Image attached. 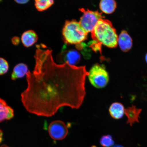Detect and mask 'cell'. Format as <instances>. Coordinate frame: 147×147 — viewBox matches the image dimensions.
<instances>
[{
	"label": "cell",
	"instance_id": "cell-1",
	"mask_svg": "<svg viewBox=\"0 0 147 147\" xmlns=\"http://www.w3.org/2000/svg\"><path fill=\"white\" fill-rule=\"evenodd\" d=\"M35 65L32 73L26 75L27 89L21 100L28 111L41 116L51 117L60 108L78 109L86 94L85 66L57 64L52 51L43 44L36 45Z\"/></svg>",
	"mask_w": 147,
	"mask_h": 147
},
{
	"label": "cell",
	"instance_id": "cell-2",
	"mask_svg": "<svg viewBox=\"0 0 147 147\" xmlns=\"http://www.w3.org/2000/svg\"><path fill=\"white\" fill-rule=\"evenodd\" d=\"M91 33L93 39L102 45L110 48L117 47L118 36L109 20L103 18L99 20Z\"/></svg>",
	"mask_w": 147,
	"mask_h": 147
},
{
	"label": "cell",
	"instance_id": "cell-3",
	"mask_svg": "<svg viewBox=\"0 0 147 147\" xmlns=\"http://www.w3.org/2000/svg\"><path fill=\"white\" fill-rule=\"evenodd\" d=\"M88 34L79 22L75 20L66 21L62 30L64 41L71 45H79L85 41Z\"/></svg>",
	"mask_w": 147,
	"mask_h": 147
},
{
	"label": "cell",
	"instance_id": "cell-4",
	"mask_svg": "<svg viewBox=\"0 0 147 147\" xmlns=\"http://www.w3.org/2000/svg\"><path fill=\"white\" fill-rule=\"evenodd\" d=\"M88 73L89 82L95 88L102 89L105 87L109 82V75L104 65L95 64Z\"/></svg>",
	"mask_w": 147,
	"mask_h": 147
},
{
	"label": "cell",
	"instance_id": "cell-5",
	"mask_svg": "<svg viewBox=\"0 0 147 147\" xmlns=\"http://www.w3.org/2000/svg\"><path fill=\"white\" fill-rule=\"evenodd\" d=\"M83 13L79 23L88 33L92 32L98 21L104 18L98 11H92L83 9H80Z\"/></svg>",
	"mask_w": 147,
	"mask_h": 147
},
{
	"label": "cell",
	"instance_id": "cell-6",
	"mask_svg": "<svg viewBox=\"0 0 147 147\" xmlns=\"http://www.w3.org/2000/svg\"><path fill=\"white\" fill-rule=\"evenodd\" d=\"M48 131L51 138L60 140L67 137L69 130L67 126L63 121L56 120L49 124Z\"/></svg>",
	"mask_w": 147,
	"mask_h": 147
},
{
	"label": "cell",
	"instance_id": "cell-7",
	"mask_svg": "<svg viewBox=\"0 0 147 147\" xmlns=\"http://www.w3.org/2000/svg\"><path fill=\"white\" fill-rule=\"evenodd\" d=\"M118 44L121 50L124 52H127L131 49L133 40L125 30H123L118 37Z\"/></svg>",
	"mask_w": 147,
	"mask_h": 147
},
{
	"label": "cell",
	"instance_id": "cell-8",
	"mask_svg": "<svg viewBox=\"0 0 147 147\" xmlns=\"http://www.w3.org/2000/svg\"><path fill=\"white\" fill-rule=\"evenodd\" d=\"M142 109H139L135 106L132 105L125 109V113L127 117V124L132 126L135 123L139 122L140 115Z\"/></svg>",
	"mask_w": 147,
	"mask_h": 147
},
{
	"label": "cell",
	"instance_id": "cell-9",
	"mask_svg": "<svg viewBox=\"0 0 147 147\" xmlns=\"http://www.w3.org/2000/svg\"><path fill=\"white\" fill-rule=\"evenodd\" d=\"M14 116L13 109L4 100L0 98V122L10 120Z\"/></svg>",
	"mask_w": 147,
	"mask_h": 147
},
{
	"label": "cell",
	"instance_id": "cell-10",
	"mask_svg": "<svg viewBox=\"0 0 147 147\" xmlns=\"http://www.w3.org/2000/svg\"><path fill=\"white\" fill-rule=\"evenodd\" d=\"M38 39V35L33 30L25 31L22 35L21 41L25 47H29L35 44Z\"/></svg>",
	"mask_w": 147,
	"mask_h": 147
},
{
	"label": "cell",
	"instance_id": "cell-11",
	"mask_svg": "<svg viewBox=\"0 0 147 147\" xmlns=\"http://www.w3.org/2000/svg\"><path fill=\"white\" fill-rule=\"evenodd\" d=\"M109 111L110 115L113 118L118 119L123 116L125 109L124 106L121 103L115 102L110 106Z\"/></svg>",
	"mask_w": 147,
	"mask_h": 147
},
{
	"label": "cell",
	"instance_id": "cell-12",
	"mask_svg": "<svg viewBox=\"0 0 147 147\" xmlns=\"http://www.w3.org/2000/svg\"><path fill=\"white\" fill-rule=\"evenodd\" d=\"M28 67L26 64L20 63L15 66L12 73L11 78L12 80L23 78L28 72Z\"/></svg>",
	"mask_w": 147,
	"mask_h": 147
},
{
	"label": "cell",
	"instance_id": "cell-13",
	"mask_svg": "<svg viewBox=\"0 0 147 147\" xmlns=\"http://www.w3.org/2000/svg\"><path fill=\"white\" fill-rule=\"evenodd\" d=\"M99 5L100 10L107 14L113 13L117 8V3L113 0H102Z\"/></svg>",
	"mask_w": 147,
	"mask_h": 147
},
{
	"label": "cell",
	"instance_id": "cell-14",
	"mask_svg": "<svg viewBox=\"0 0 147 147\" xmlns=\"http://www.w3.org/2000/svg\"><path fill=\"white\" fill-rule=\"evenodd\" d=\"M54 3L53 0H36L34 5L37 10L43 11L50 8Z\"/></svg>",
	"mask_w": 147,
	"mask_h": 147
},
{
	"label": "cell",
	"instance_id": "cell-15",
	"mask_svg": "<svg viewBox=\"0 0 147 147\" xmlns=\"http://www.w3.org/2000/svg\"><path fill=\"white\" fill-rule=\"evenodd\" d=\"M80 55L76 51H69L67 53L65 62L70 65H73L76 64L80 59Z\"/></svg>",
	"mask_w": 147,
	"mask_h": 147
},
{
	"label": "cell",
	"instance_id": "cell-16",
	"mask_svg": "<svg viewBox=\"0 0 147 147\" xmlns=\"http://www.w3.org/2000/svg\"><path fill=\"white\" fill-rule=\"evenodd\" d=\"M100 142L101 145L104 147H110L114 144L113 138L109 135L103 136L101 138Z\"/></svg>",
	"mask_w": 147,
	"mask_h": 147
},
{
	"label": "cell",
	"instance_id": "cell-17",
	"mask_svg": "<svg viewBox=\"0 0 147 147\" xmlns=\"http://www.w3.org/2000/svg\"><path fill=\"white\" fill-rule=\"evenodd\" d=\"M9 69L8 62L4 58L0 57V75L5 74L8 72Z\"/></svg>",
	"mask_w": 147,
	"mask_h": 147
},
{
	"label": "cell",
	"instance_id": "cell-18",
	"mask_svg": "<svg viewBox=\"0 0 147 147\" xmlns=\"http://www.w3.org/2000/svg\"><path fill=\"white\" fill-rule=\"evenodd\" d=\"M20 38L18 36H14L11 39L12 43L15 45H18L20 43Z\"/></svg>",
	"mask_w": 147,
	"mask_h": 147
},
{
	"label": "cell",
	"instance_id": "cell-19",
	"mask_svg": "<svg viewBox=\"0 0 147 147\" xmlns=\"http://www.w3.org/2000/svg\"><path fill=\"white\" fill-rule=\"evenodd\" d=\"M15 1L18 3H19V4H24L28 3L29 1H27V0H25V1L22 0V1Z\"/></svg>",
	"mask_w": 147,
	"mask_h": 147
},
{
	"label": "cell",
	"instance_id": "cell-20",
	"mask_svg": "<svg viewBox=\"0 0 147 147\" xmlns=\"http://www.w3.org/2000/svg\"><path fill=\"white\" fill-rule=\"evenodd\" d=\"M3 133L2 131L0 129V143L3 140Z\"/></svg>",
	"mask_w": 147,
	"mask_h": 147
},
{
	"label": "cell",
	"instance_id": "cell-21",
	"mask_svg": "<svg viewBox=\"0 0 147 147\" xmlns=\"http://www.w3.org/2000/svg\"><path fill=\"white\" fill-rule=\"evenodd\" d=\"M113 147H123L121 145H116L113 146Z\"/></svg>",
	"mask_w": 147,
	"mask_h": 147
},
{
	"label": "cell",
	"instance_id": "cell-22",
	"mask_svg": "<svg viewBox=\"0 0 147 147\" xmlns=\"http://www.w3.org/2000/svg\"><path fill=\"white\" fill-rule=\"evenodd\" d=\"M1 147H9L8 146H6L5 145H3L1 146Z\"/></svg>",
	"mask_w": 147,
	"mask_h": 147
},
{
	"label": "cell",
	"instance_id": "cell-23",
	"mask_svg": "<svg viewBox=\"0 0 147 147\" xmlns=\"http://www.w3.org/2000/svg\"><path fill=\"white\" fill-rule=\"evenodd\" d=\"M145 59H146V61L147 63V53L146 55V57H145Z\"/></svg>",
	"mask_w": 147,
	"mask_h": 147
},
{
	"label": "cell",
	"instance_id": "cell-24",
	"mask_svg": "<svg viewBox=\"0 0 147 147\" xmlns=\"http://www.w3.org/2000/svg\"><path fill=\"white\" fill-rule=\"evenodd\" d=\"M91 147H96L95 146H92Z\"/></svg>",
	"mask_w": 147,
	"mask_h": 147
}]
</instances>
